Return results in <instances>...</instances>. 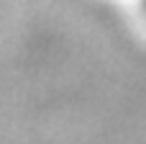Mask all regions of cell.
Instances as JSON below:
<instances>
[{"label":"cell","instance_id":"6da1fadb","mask_svg":"<svg viewBox=\"0 0 146 144\" xmlns=\"http://www.w3.org/2000/svg\"><path fill=\"white\" fill-rule=\"evenodd\" d=\"M141 5H144V10H146V0H141Z\"/></svg>","mask_w":146,"mask_h":144}]
</instances>
